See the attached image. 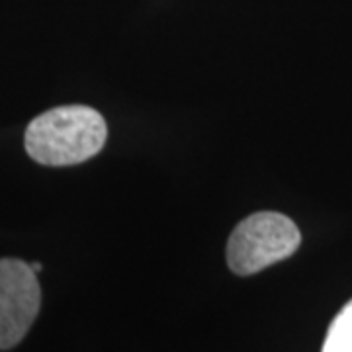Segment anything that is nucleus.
I'll return each mask as SVG.
<instances>
[{"instance_id":"1","label":"nucleus","mask_w":352,"mask_h":352,"mask_svg":"<svg viewBox=\"0 0 352 352\" xmlns=\"http://www.w3.org/2000/svg\"><path fill=\"white\" fill-rule=\"evenodd\" d=\"M108 127L94 108L73 104L39 113L25 129V151L39 164L69 166L98 155Z\"/></svg>"},{"instance_id":"2","label":"nucleus","mask_w":352,"mask_h":352,"mask_svg":"<svg viewBox=\"0 0 352 352\" xmlns=\"http://www.w3.org/2000/svg\"><path fill=\"white\" fill-rule=\"evenodd\" d=\"M302 233L288 215L256 212L243 219L227 241V264L239 276H251L298 251Z\"/></svg>"},{"instance_id":"3","label":"nucleus","mask_w":352,"mask_h":352,"mask_svg":"<svg viewBox=\"0 0 352 352\" xmlns=\"http://www.w3.org/2000/svg\"><path fill=\"white\" fill-rule=\"evenodd\" d=\"M39 307L41 288L30 263L0 258V351H8L24 339Z\"/></svg>"},{"instance_id":"4","label":"nucleus","mask_w":352,"mask_h":352,"mask_svg":"<svg viewBox=\"0 0 352 352\" xmlns=\"http://www.w3.org/2000/svg\"><path fill=\"white\" fill-rule=\"evenodd\" d=\"M321 352H352V300L333 319Z\"/></svg>"},{"instance_id":"5","label":"nucleus","mask_w":352,"mask_h":352,"mask_svg":"<svg viewBox=\"0 0 352 352\" xmlns=\"http://www.w3.org/2000/svg\"><path fill=\"white\" fill-rule=\"evenodd\" d=\"M30 268H32V270H34V272L38 274V272H41V270H43V264H41V263H30Z\"/></svg>"}]
</instances>
